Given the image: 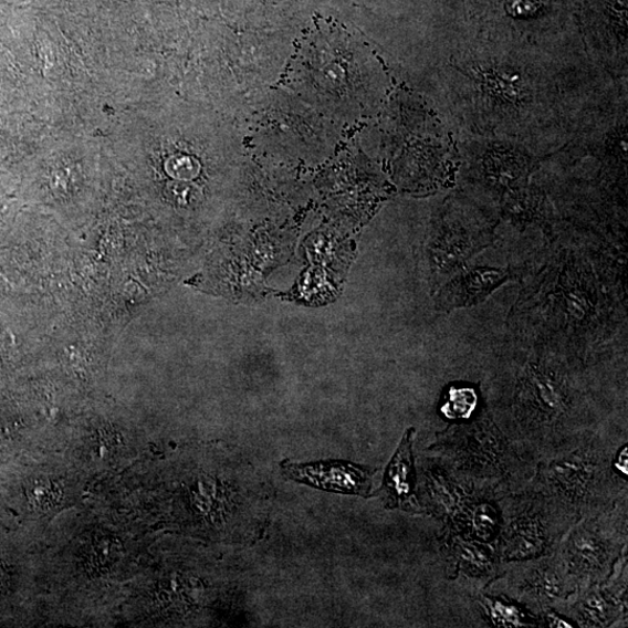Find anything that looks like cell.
<instances>
[{"label": "cell", "instance_id": "6da1fadb", "mask_svg": "<svg viewBox=\"0 0 628 628\" xmlns=\"http://www.w3.org/2000/svg\"><path fill=\"white\" fill-rule=\"evenodd\" d=\"M431 60L432 104L456 139H506L543 156L566 147L627 88L586 50L479 33L444 40Z\"/></svg>", "mask_w": 628, "mask_h": 628}, {"label": "cell", "instance_id": "5b68a950", "mask_svg": "<svg viewBox=\"0 0 628 628\" xmlns=\"http://www.w3.org/2000/svg\"><path fill=\"white\" fill-rule=\"evenodd\" d=\"M428 453L464 486L499 498L526 488L537 463L499 428L484 404L474 417L437 433Z\"/></svg>", "mask_w": 628, "mask_h": 628}, {"label": "cell", "instance_id": "30bf717a", "mask_svg": "<svg viewBox=\"0 0 628 628\" xmlns=\"http://www.w3.org/2000/svg\"><path fill=\"white\" fill-rule=\"evenodd\" d=\"M577 588V583L555 551L540 557L504 563L500 576L491 580L483 592L520 605L541 622L546 611L555 610Z\"/></svg>", "mask_w": 628, "mask_h": 628}, {"label": "cell", "instance_id": "52a82bcc", "mask_svg": "<svg viewBox=\"0 0 628 628\" xmlns=\"http://www.w3.org/2000/svg\"><path fill=\"white\" fill-rule=\"evenodd\" d=\"M456 142L458 190L496 214L501 200L528 186L546 157L506 139L464 137Z\"/></svg>", "mask_w": 628, "mask_h": 628}, {"label": "cell", "instance_id": "d6986e66", "mask_svg": "<svg viewBox=\"0 0 628 628\" xmlns=\"http://www.w3.org/2000/svg\"><path fill=\"white\" fill-rule=\"evenodd\" d=\"M123 545L115 535L96 534L82 551V565L94 574H104L116 567L123 556Z\"/></svg>", "mask_w": 628, "mask_h": 628}, {"label": "cell", "instance_id": "8fae6325", "mask_svg": "<svg viewBox=\"0 0 628 628\" xmlns=\"http://www.w3.org/2000/svg\"><path fill=\"white\" fill-rule=\"evenodd\" d=\"M627 555L614 574L604 582L577 590L555 611L568 619L574 627L604 628L627 624Z\"/></svg>", "mask_w": 628, "mask_h": 628}, {"label": "cell", "instance_id": "277c9868", "mask_svg": "<svg viewBox=\"0 0 628 628\" xmlns=\"http://www.w3.org/2000/svg\"><path fill=\"white\" fill-rule=\"evenodd\" d=\"M627 431L605 423L537 461L530 485L576 521L628 495Z\"/></svg>", "mask_w": 628, "mask_h": 628}, {"label": "cell", "instance_id": "7c38bea8", "mask_svg": "<svg viewBox=\"0 0 628 628\" xmlns=\"http://www.w3.org/2000/svg\"><path fill=\"white\" fill-rule=\"evenodd\" d=\"M437 459L426 457L417 469L416 499L421 513L443 524V533L461 534L471 491Z\"/></svg>", "mask_w": 628, "mask_h": 628}, {"label": "cell", "instance_id": "ac0fdd59", "mask_svg": "<svg viewBox=\"0 0 628 628\" xmlns=\"http://www.w3.org/2000/svg\"><path fill=\"white\" fill-rule=\"evenodd\" d=\"M479 604L484 617L498 627H541L540 620L532 617L520 605L500 596L480 590Z\"/></svg>", "mask_w": 628, "mask_h": 628}, {"label": "cell", "instance_id": "4fadbf2b", "mask_svg": "<svg viewBox=\"0 0 628 628\" xmlns=\"http://www.w3.org/2000/svg\"><path fill=\"white\" fill-rule=\"evenodd\" d=\"M531 268L524 266H464L439 290L437 310L453 312L483 303L502 285L523 281Z\"/></svg>", "mask_w": 628, "mask_h": 628}, {"label": "cell", "instance_id": "7a4b0ae2", "mask_svg": "<svg viewBox=\"0 0 628 628\" xmlns=\"http://www.w3.org/2000/svg\"><path fill=\"white\" fill-rule=\"evenodd\" d=\"M546 241L545 260L511 308L510 338L596 373L626 354V245L557 214Z\"/></svg>", "mask_w": 628, "mask_h": 628}, {"label": "cell", "instance_id": "e0dca14e", "mask_svg": "<svg viewBox=\"0 0 628 628\" xmlns=\"http://www.w3.org/2000/svg\"><path fill=\"white\" fill-rule=\"evenodd\" d=\"M207 587L198 576L188 573H172L157 583L154 600L163 613L186 616L203 607Z\"/></svg>", "mask_w": 628, "mask_h": 628}, {"label": "cell", "instance_id": "3957f363", "mask_svg": "<svg viewBox=\"0 0 628 628\" xmlns=\"http://www.w3.org/2000/svg\"><path fill=\"white\" fill-rule=\"evenodd\" d=\"M483 404L499 428L536 460L599 428L610 409L596 373L510 338L489 373Z\"/></svg>", "mask_w": 628, "mask_h": 628}, {"label": "cell", "instance_id": "9c48e42d", "mask_svg": "<svg viewBox=\"0 0 628 628\" xmlns=\"http://www.w3.org/2000/svg\"><path fill=\"white\" fill-rule=\"evenodd\" d=\"M628 495L610 509L578 520L561 541L556 552L577 587L607 580L627 555Z\"/></svg>", "mask_w": 628, "mask_h": 628}, {"label": "cell", "instance_id": "ba28073f", "mask_svg": "<svg viewBox=\"0 0 628 628\" xmlns=\"http://www.w3.org/2000/svg\"><path fill=\"white\" fill-rule=\"evenodd\" d=\"M501 526L492 544L503 563L554 553L577 522L528 483L498 500Z\"/></svg>", "mask_w": 628, "mask_h": 628}, {"label": "cell", "instance_id": "ffe728a7", "mask_svg": "<svg viewBox=\"0 0 628 628\" xmlns=\"http://www.w3.org/2000/svg\"><path fill=\"white\" fill-rule=\"evenodd\" d=\"M444 400L442 412L450 420L465 421L479 412V394L474 388H451Z\"/></svg>", "mask_w": 628, "mask_h": 628}, {"label": "cell", "instance_id": "9a60e30c", "mask_svg": "<svg viewBox=\"0 0 628 628\" xmlns=\"http://www.w3.org/2000/svg\"><path fill=\"white\" fill-rule=\"evenodd\" d=\"M439 546L448 576L454 578L463 575L473 580L480 590L502 573L504 563L490 544L459 534L442 533Z\"/></svg>", "mask_w": 628, "mask_h": 628}, {"label": "cell", "instance_id": "44dd1931", "mask_svg": "<svg viewBox=\"0 0 628 628\" xmlns=\"http://www.w3.org/2000/svg\"><path fill=\"white\" fill-rule=\"evenodd\" d=\"M28 495L33 507L40 511H51L59 506L63 500L61 486L48 479L32 483Z\"/></svg>", "mask_w": 628, "mask_h": 628}, {"label": "cell", "instance_id": "8992f818", "mask_svg": "<svg viewBox=\"0 0 628 628\" xmlns=\"http://www.w3.org/2000/svg\"><path fill=\"white\" fill-rule=\"evenodd\" d=\"M500 218L463 195L448 191L425 238L423 260L433 291L498 240Z\"/></svg>", "mask_w": 628, "mask_h": 628}, {"label": "cell", "instance_id": "2e32d148", "mask_svg": "<svg viewBox=\"0 0 628 628\" xmlns=\"http://www.w3.org/2000/svg\"><path fill=\"white\" fill-rule=\"evenodd\" d=\"M415 433V429H409L404 435L398 450L387 468L384 485L375 492L374 496L383 499L387 509L421 513L416 499Z\"/></svg>", "mask_w": 628, "mask_h": 628}, {"label": "cell", "instance_id": "5bb4252c", "mask_svg": "<svg viewBox=\"0 0 628 628\" xmlns=\"http://www.w3.org/2000/svg\"><path fill=\"white\" fill-rule=\"evenodd\" d=\"M284 475L325 491L346 493L365 499L371 498L373 480L377 469L344 461L290 463L282 465Z\"/></svg>", "mask_w": 628, "mask_h": 628}]
</instances>
